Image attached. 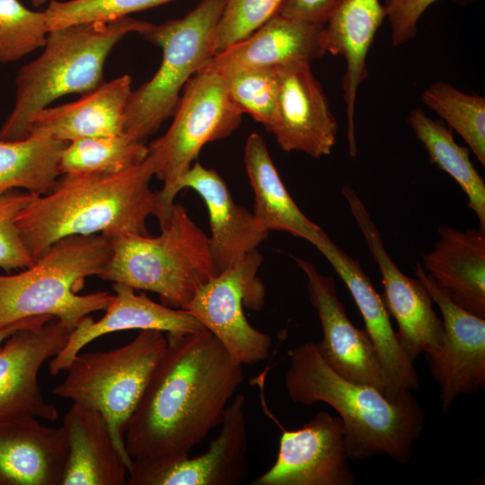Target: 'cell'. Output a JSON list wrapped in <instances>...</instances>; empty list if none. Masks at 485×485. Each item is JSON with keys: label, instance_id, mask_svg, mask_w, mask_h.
I'll return each instance as SVG.
<instances>
[{"label": "cell", "instance_id": "f1b7e54d", "mask_svg": "<svg viewBox=\"0 0 485 485\" xmlns=\"http://www.w3.org/2000/svg\"><path fill=\"white\" fill-rule=\"evenodd\" d=\"M66 145L44 136L0 140V195L15 189L35 196L51 191L60 175L58 160Z\"/></svg>", "mask_w": 485, "mask_h": 485}, {"label": "cell", "instance_id": "836d02e7", "mask_svg": "<svg viewBox=\"0 0 485 485\" xmlns=\"http://www.w3.org/2000/svg\"><path fill=\"white\" fill-rule=\"evenodd\" d=\"M172 0H69L49 2L44 10L48 31L74 23L111 21Z\"/></svg>", "mask_w": 485, "mask_h": 485}, {"label": "cell", "instance_id": "30bf717a", "mask_svg": "<svg viewBox=\"0 0 485 485\" xmlns=\"http://www.w3.org/2000/svg\"><path fill=\"white\" fill-rule=\"evenodd\" d=\"M341 193L357 224L382 277V295L390 315L397 322L398 341L410 361L422 353L437 351L444 340L442 320L428 290L417 278L403 274L387 252L380 233L356 191L344 185Z\"/></svg>", "mask_w": 485, "mask_h": 485}, {"label": "cell", "instance_id": "2e32d148", "mask_svg": "<svg viewBox=\"0 0 485 485\" xmlns=\"http://www.w3.org/2000/svg\"><path fill=\"white\" fill-rule=\"evenodd\" d=\"M73 327L52 319L14 331L0 348V419L31 415L54 421L58 411L39 384L42 365L65 347Z\"/></svg>", "mask_w": 485, "mask_h": 485}, {"label": "cell", "instance_id": "ab89813d", "mask_svg": "<svg viewBox=\"0 0 485 485\" xmlns=\"http://www.w3.org/2000/svg\"><path fill=\"white\" fill-rule=\"evenodd\" d=\"M32 4L34 6H40V5H42L43 4L47 3V2H50L52 0H31Z\"/></svg>", "mask_w": 485, "mask_h": 485}, {"label": "cell", "instance_id": "603a6c76", "mask_svg": "<svg viewBox=\"0 0 485 485\" xmlns=\"http://www.w3.org/2000/svg\"><path fill=\"white\" fill-rule=\"evenodd\" d=\"M131 82L128 75H123L103 82L77 101L37 111L29 120L28 137L44 136L70 143L125 132Z\"/></svg>", "mask_w": 485, "mask_h": 485}, {"label": "cell", "instance_id": "83f0119b", "mask_svg": "<svg viewBox=\"0 0 485 485\" xmlns=\"http://www.w3.org/2000/svg\"><path fill=\"white\" fill-rule=\"evenodd\" d=\"M408 122L427 149L430 162L448 173L464 191L467 206L476 215L480 229L485 231V183L470 159V149L457 144L443 120L430 119L420 108L410 112Z\"/></svg>", "mask_w": 485, "mask_h": 485}, {"label": "cell", "instance_id": "5b68a950", "mask_svg": "<svg viewBox=\"0 0 485 485\" xmlns=\"http://www.w3.org/2000/svg\"><path fill=\"white\" fill-rule=\"evenodd\" d=\"M111 251L110 240L101 234L66 236L31 266L0 275V329L37 316L75 328L92 313L105 311L113 294L79 292L87 278L100 276Z\"/></svg>", "mask_w": 485, "mask_h": 485}, {"label": "cell", "instance_id": "5bb4252c", "mask_svg": "<svg viewBox=\"0 0 485 485\" xmlns=\"http://www.w3.org/2000/svg\"><path fill=\"white\" fill-rule=\"evenodd\" d=\"M415 273L442 315L443 344L437 351L425 355L440 388L439 399L445 412L458 396L485 387V318L454 302L419 262Z\"/></svg>", "mask_w": 485, "mask_h": 485}, {"label": "cell", "instance_id": "f35d334b", "mask_svg": "<svg viewBox=\"0 0 485 485\" xmlns=\"http://www.w3.org/2000/svg\"><path fill=\"white\" fill-rule=\"evenodd\" d=\"M52 319L53 318L49 316L31 317L26 320L21 321L13 325H10L8 327L0 329V348L2 347L4 340L17 330H20L22 328L38 327Z\"/></svg>", "mask_w": 485, "mask_h": 485}, {"label": "cell", "instance_id": "e575fe53", "mask_svg": "<svg viewBox=\"0 0 485 485\" xmlns=\"http://www.w3.org/2000/svg\"><path fill=\"white\" fill-rule=\"evenodd\" d=\"M285 0H225L217 24L214 55L245 39L278 14Z\"/></svg>", "mask_w": 485, "mask_h": 485}, {"label": "cell", "instance_id": "8d00e7d4", "mask_svg": "<svg viewBox=\"0 0 485 485\" xmlns=\"http://www.w3.org/2000/svg\"><path fill=\"white\" fill-rule=\"evenodd\" d=\"M435 1L384 0L385 18L390 23L394 47L405 44L416 36L419 20Z\"/></svg>", "mask_w": 485, "mask_h": 485}, {"label": "cell", "instance_id": "d4e9b609", "mask_svg": "<svg viewBox=\"0 0 485 485\" xmlns=\"http://www.w3.org/2000/svg\"><path fill=\"white\" fill-rule=\"evenodd\" d=\"M439 239L421 266L466 311L485 318V231L438 227Z\"/></svg>", "mask_w": 485, "mask_h": 485}, {"label": "cell", "instance_id": "e0dca14e", "mask_svg": "<svg viewBox=\"0 0 485 485\" xmlns=\"http://www.w3.org/2000/svg\"><path fill=\"white\" fill-rule=\"evenodd\" d=\"M278 96L270 128L287 152H304L314 158L329 155L336 143L338 122L310 63L278 66Z\"/></svg>", "mask_w": 485, "mask_h": 485}, {"label": "cell", "instance_id": "7a4b0ae2", "mask_svg": "<svg viewBox=\"0 0 485 485\" xmlns=\"http://www.w3.org/2000/svg\"><path fill=\"white\" fill-rule=\"evenodd\" d=\"M154 176L149 156L119 173L59 175L51 191L34 195L15 217L27 251L36 260L66 236L149 235L146 223L156 205Z\"/></svg>", "mask_w": 485, "mask_h": 485}, {"label": "cell", "instance_id": "ffe728a7", "mask_svg": "<svg viewBox=\"0 0 485 485\" xmlns=\"http://www.w3.org/2000/svg\"><path fill=\"white\" fill-rule=\"evenodd\" d=\"M330 262L349 290L384 369L398 392L416 390L418 374L397 339L382 295L357 260L336 245L322 230L312 243Z\"/></svg>", "mask_w": 485, "mask_h": 485}, {"label": "cell", "instance_id": "4fadbf2b", "mask_svg": "<svg viewBox=\"0 0 485 485\" xmlns=\"http://www.w3.org/2000/svg\"><path fill=\"white\" fill-rule=\"evenodd\" d=\"M246 399L235 394L208 449L195 457L132 459L126 485H237L248 473Z\"/></svg>", "mask_w": 485, "mask_h": 485}, {"label": "cell", "instance_id": "4dcf8cb0", "mask_svg": "<svg viewBox=\"0 0 485 485\" xmlns=\"http://www.w3.org/2000/svg\"><path fill=\"white\" fill-rule=\"evenodd\" d=\"M421 100L463 137L485 166V98L437 81L423 92Z\"/></svg>", "mask_w": 485, "mask_h": 485}, {"label": "cell", "instance_id": "d6a6232c", "mask_svg": "<svg viewBox=\"0 0 485 485\" xmlns=\"http://www.w3.org/2000/svg\"><path fill=\"white\" fill-rule=\"evenodd\" d=\"M48 33L45 12L19 0H0V63L15 62L44 47Z\"/></svg>", "mask_w": 485, "mask_h": 485}, {"label": "cell", "instance_id": "ba28073f", "mask_svg": "<svg viewBox=\"0 0 485 485\" xmlns=\"http://www.w3.org/2000/svg\"><path fill=\"white\" fill-rule=\"evenodd\" d=\"M225 0H200L185 16L140 32L163 50L161 65L132 91L126 109V131L145 142L172 117L188 80L214 56V42Z\"/></svg>", "mask_w": 485, "mask_h": 485}, {"label": "cell", "instance_id": "f546056e", "mask_svg": "<svg viewBox=\"0 0 485 485\" xmlns=\"http://www.w3.org/2000/svg\"><path fill=\"white\" fill-rule=\"evenodd\" d=\"M148 156V146L127 131L111 136L80 138L61 151V174L119 173Z\"/></svg>", "mask_w": 485, "mask_h": 485}, {"label": "cell", "instance_id": "8fae6325", "mask_svg": "<svg viewBox=\"0 0 485 485\" xmlns=\"http://www.w3.org/2000/svg\"><path fill=\"white\" fill-rule=\"evenodd\" d=\"M263 260L258 250L232 268L216 275L197 291L187 310L242 365L269 357L271 337L252 327L243 305L257 295V271Z\"/></svg>", "mask_w": 485, "mask_h": 485}, {"label": "cell", "instance_id": "74e56055", "mask_svg": "<svg viewBox=\"0 0 485 485\" xmlns=\"http://www.w3.org/2000/svg\"><path fill=\"white\" fill-rule=\"evenodd\" d=\"M340 0H285L278 14L324 25Z\"/></svg>", "mask_w": 485, "mask_h": 485}, {"label": "cell", "instance_id": "52a82bcc", "mask_svg": "<svg viewBox=\"0 0 485 485\" xmlns=\"http://www.w3.org/2000/svg\"><path fill=\"white\" fill-rule=\"evenodd\" d=\"M166 345L163 332L142 330L119 348L80 352L66 368L62 383L52 390L55 395L98 410L105 417L128 469L132 458L126 449L125 431Z\"/></svg>", "mask_w": 485, "mask_h": 485}, {"label": "cell", "instance_id": "ac0fdd59", "mask_svg": "<svg viewBox=\"0 0 485 485\" xmlns=\"http://www.w3.org/2000/svg\"><path fill=\"white\" fill-rule=\"evenodd\" d=\"M113 299L98 321L85 316L71 331L63 349L51 358L48 370L57 375L66 370L72 359L93 340L116 331L155 330L166 333H187L203 325L184 309L158 304L145 293L120 283H113Z\"/></svg>", "mask_w": 485, "mask_h": 485}, {"label": "cell", "instance_id": "277c9868", "mask_svg": "<svg viewBox=\"0 0 485 485\" xmlns=\"http://www.w3.org/2000/svg\"><path fill=\"white\" fill-rule=\"evenodd\" d=\"M151 22L130 16L74 23L49 31L42 53L22 66L15 78L13 108L0 128L1 141L28 137L31 117L68 93H88L103 81L106 59L127 34Z\"/></svg>", "mask_w": 485, "mask_h": 485}, {"label": "cell", "instance_id": "9c48e42d", "mask_svg": "<svg viewBox=\"0 0 485 485\" xmlns=\"http://www.w3.org/2000/svg\"><path fill=\"white\" fill-rule=\"evenodd\" d=\"M242 114L216 69L203 66L188 80L170 128L147 146L154 176L163 183L156 192L154 214L159 225L169 216L180 192V181L202 147L231 135Z\"/></svg>", "mask_w": 485, "mask_h": 485}, {"label": "cell", "instance_id": "6da1fadb", "mask_svg": "<svg viewBox=\"0 0 485 485\" xmlns=\"http://www.w3.org/2000/svg\"><path fill=\"white\" fill-rule=\"evenodd\" d=\"M165 351L128 423L132 459L189 455L222 422L243 382V365L206 328L167 333Z\"/></svg>", "mask_w": 485, "mask_h": 485}, {"label": "cell", "instance_id": "7402d4cb", "mask_svg": "<svg viewBox=\"0 0 485 485\" xmlns=\"http://www.w3.org/2000/svg\"><path fill=\"white\" fill-rule=\"evenodd\" d=\"M385 18L379 0H340L323 25L325 52L343 57L342 80L349 154L357 155L355 108L357 91L367 78L366 57L376 31Z\"/></svg>", "mask_w": 485, "mask_h": 485}, {"label": "cell", "instance_id": "1f68e13d", "mask_svg": "<svg viewBox=\"0 0 485 485\" xmlns=\"http://www.w3.org/2000/svg\"><path fill=\"white\" fill-rule=\"evenodd\" d=\"M229 94L242 113L272 128L278 106V67H242L221 73Z\"/></svg>", "mask_w": 485, "mask_h": 485}, {"label": "cell", "instance_id": "d590c367", "mask_svg": "<svg viewBox=\"0 0 485 485\" xmlns=\"http://www.w3.org/2000/svg\"><path fill=\"white\" fill-rule=\"evenodd\" d=\"M33 196L19 189L0 195V268L7 273L24 269L35 262L15 224L17 214Z\"/></svg>", "mask_w": 485, "mask_h": 485}, {"label": "cell", "instance_id": "8992f818", "mask_svg": "<svg viewBox=\"0 0 485 485\" xmlns=\"http://www.w3.org/2000/svg\"><path fill=\"white\" fill-rule=\"evenodd\" d=\"M156 236L108 238L111 257L99 278L156 293L161 304L187 310L198 289L217 275L209 237L174 203Z\"/></svg>", "mask_w": 485, "mask_h": 485}, {"label": "cell", "instance_id": "7c38bea8", "mask_svg": "<svg viewBox=\"0 0 485 485\" xmlns=\"http://www.w3.org/2000/svg\"><path fill=\"white\" fill-rule=\"evenodd\" d=\"M295 260L306 277L309 301L320 320L322 339L316 346L324 361L343 378L371 385L395 401L404 390H395L367 332L350 322L334 279L321 274L311 261Z\"/></svg>", "mask_w": 485, "mask_h": 485}, {"label": "cell", "instance_id": "4316f807", "mask_svg": "<svg viewBox=\"0 0 485 485\" xmlns=\"http://www.w3.org/2000/svg\"><path fill=\"white\" fill-rule=\"evenodd\" d=\"M243 161L254 193L253 214L260 225L269 232L286 231L311 243L322 228L295 203L259 134L248 137Z\"/></svg>", "mask_w": 485, "mask_h": 485}, {"label": "cell", "instance_id": "44dd1931", "mask_svg": "<svg viewBox=\"0 0 485 485\" xmlns=\"http://www.w3.org/2000/svg\"><path fill=\"white\" fill-rule=\"evenodd\" d=\"M194 190L209 216V245L217 275L236 265L267 239V231L253 212L234 202L225 182L214 169L195 161L179 184Z\"/></svg>", "mask_w": 485, "mask_h": 485}, {"label": "cell", "instance_id": "cb8c5ba5", "mask_svg": "<svg viewBox=\"0 0 485 485\" xmlns=\"http://www.w3.org/2000/svg\"><path fill=\"white\" fill-rule=\"evenodd\" d=\"M323 25L277 14L245 39L214 55L204 66L220 73L242 67L310 63L326 52Z\"/></svg>", "mask_w": 485, "mask_h": 485}, {"label": "cell", "instance_id": "d6986e66", "mask_svg": "<svg viewBox=\"0 0 485 485\" xmlns=\"http://www.w3.org/2000/svg\"><path fill=\"white\" fill-rule=\"evenodd\" d=\"M67 454L62 426L31 415L0 419V485H62Z\"/></svg>", "mask_w": 485, "mask_h": 485}, {"label": "cell", "instance_id": "484cf974", "mask_svg": "<svg viewBox=\"0 0 485 485\" xmlns=\"http://www.w3.org/2000/svg\"><path fill=\"white\" fill-rule=\"evenodd\" d=\"M62 428L68 445L62 485L127 484L128 466L100 411L73 403Z\"/></svg>", "mask_w": 485, "mask_h": 485}, {"label": "cell", "instance_id": "3957f363", "mask_svg": "<svg viewBox=\"0 0 485 485\" xmlns=\"http://www.w3.org/2000/svg\"><path fill=\"white\" fill-rule=\"evenodd\" d=\"M285 388L297 404L323 402L339 414L349 460L387 455L404 464L420 436L426 413L411 390L392 401L378 389L347 380L333 371L316 343L306 342L288 350Z\"/></svg>", "mask_w": 485, "mask_h": 485}, {"label": "cell", "instance_id": "9a60e30c", "mask_svg": "<svg viewBox=\"0 0 485 485\" xmlns=\"http://www.w3.org/2000/svg\"><path fill=\"white\" fill-rule=\"evenodd\" d=\"M273 465L251 485H353L340 417L317 412L301 428H283Z\"/></svg>", "mask_w": 485, "mask_h": 485}]
</instances>
